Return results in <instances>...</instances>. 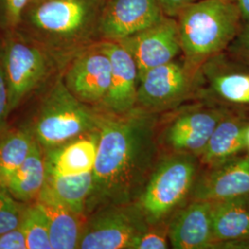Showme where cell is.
<instances>
[{
    "label": "cell",
    "mask_w": 249,
    "mask_h": 249,
    "mask_svg": "<svg viewBox=\"0 0 249 249\" xmlns=\"http://www.w3.org/2000/svg\"><path fill=\"white\" fill-rule=\"evenodd\" d=\"M100 113L86 217L107 205L137 202L161 155L157 140L159 115L136 109L122 116Z\"/></svg>",
    "instance_id": "1"
},
{
    "label": "cell",
    "mask_w": 249,
    "mask_h": 249,
    "mask_svg": "<svg viewBox=\"0 0 249 249\" xmlns=\"http://www.w3.org/2000/svg\"><path fill=\"white\" fill-rule=\"evenodd\" d=\"M106 0H33L19 30L53 54L64 68L77 53L102 41L100 18Z\"/></svg>",
    "instance_id": "2"
},
{
    "label": "cell",
    "mask_w": 249,
    "mask_h": 249,
    "mask_svg": "<svg viewBox=\"0 0 249 249\" xmlns=\"http://www.w3.org/2000/svg\"><path fill=\"white\" fill-rule=\"evenodd\" d=\"M177 19L182 57L195 71L226 52L243 26L239 9L231 0H196Z\"/></svg>",
    "instance_id": "3"
},
{
    "label": "cell",
    "mask_w": 249,
    "mask_h": 249,
    "mask_svg": "<svg viewBox=\"0 0 249 249\" xmlns=\"http://www.w3.org/2000/svg\"><path fill=\"white\" fill-rule=\"evenodd\" d=\"M201 171L198 156L189 153L161 154L137 200L149 225L169 223L191 200Z\"/></svg>",
    "instance_id": "4"
},
{
    "label": "cell",
    "mask_w": 249,
    "mask_h": 249,
    "mask_svg": "<svg viewBox=\"0 0 249 249\" xmlns=\"http://www.w3.org/2000/svg\"><path fill=\"white\" fill-rule=\"evenodd\" d=\"M101 113L76 98L67 88L62 72L54 79L27 125L44 151L99 128Z\"/></svg>",
    "instance_id": "5"
},
{
    "label": "cell",
    "mask_w": 249,
    "mask_h": 249,
    "mask_svg": "<svg viewBox=\"0 0 249 249\" xmlns=\"http://www.w3.org/2000/svg\"><path fill=\"white\" fill-rule=\"evenodd\" d=\"M1 50L10 113L20 107L53 72L63 71L61 64L45 46L19 29L3 34Z\"/></svg>",
    "instance_id": "6"
},
{
    "label": "cell",
    "mask_w": 249,
    "mask_h": 249,
    "mask_svg": "<svg viewBox=\"0 0 249 249\" xmlns=\"http://www.w3.org/2000/svg\"><path fill=\"white\" fill-rule=\"evenodd\" d=\"M232 111L205 100H193L159 115L160 153L200 156L218 123Z\"/></svg>",
    "instance_id": "7"
},
{
    "label": "cell",
    "mask_w": 249,
    "mask_h": 249,
    "mask_svg": "<svg viewBox=\"0 0 249 249\" xmlns=\"http://www.w3.org/2000/svg\"><path fill=\"white\" fill-rule=\"evenodd\" d=\"M200 71L191 70L184 58L155 67L139 80L135 109L160 115L193 101L200 86Z\"/></svg>",
    "instance_id": "8"
},
{
    "label": "cell",
    "mask_w": 249,
    "mask_h": 249,
    "mask_svg": "<svg viewBox=\"0 0 249 249\" xmlns=\"http://www.w3.org/2000/svg\"><path fill=\"white\" fill-rule=\"evenodd\" d=\"M137 202L101 207L85 220L80 249H131L148 227Z\"/></svg>",
    "instance_id": "9"
},
{
    "label": "cell",
    "mask_w": 249,
    "mask_h": 249,
    "mask_svg": "<svg viewBox=\"0 0 249 249\" xmlns=\"http://www.w3.org/2000/svg\"><path fill=\"white\" fill-rule=\"evenodd\" d=\"M200 77L195 100L249 116V67L223 53L205 63Z\"/></svg>",
    "instance_id": "10"
},
{
    "label": "cell",
    "mask_w": 249,
    "mask_h": 249,
    "mask_svg": "<svg viewBox=\"0 0 249 249\" xmlns=\"http://www.w3.org/2000/svg\"><path fill=\"white\" fill-rule=\"evenodd\" d=\"M112 66L101 41L75 54L62 71L65 85L81 103L97 108L111 84Z\"/></svg>",
    "instance_id": "11"
},
{
    "label": "cell",
    "mask_w": 249,
    "mask_h": 249,
    "mask_svg": "<svg viewBox=\"0 0 249 249\" xmlns=\"http://www.w3.org/2000/svg\"><path fill=\"white\" fill-rule=\"evenodd\" d=\"M119 42L138 67L139 80L151 69L171 62L182 54L177 18L165 16L142 32Z\"/></svg>",
    "instance_id": "12"
},
{
    "label": "cell",
    "mask_w": 249,
    "mask_h": 249,
    "mask_svg": "<svg viewBox=\"0 0 249 249\" xmlns=\"http://www.w3.org/2000/svg\"><path fill=\"white\" fill-rule=\"evenodd\" d=\"M165 16L157 0H106L100 18V36L102 40L120 41Z\"/></svg>",
    "instance_id": "13"
},
{
    "label": "cell",
    "mask_w": 249,
    "mask_h": 249,
    "mask_svg": "<svg viewBox=\"0 0 249 249\" xmlns=\"http://www.w3.org/2000/svg\"><path fill=\"white\" fill-rule=\"evenodd\" d=\"M101 43L110 58L112 74L107 95L95 109L116 116L128 114L135 109L137 102L139 87L137 64L119 42L102 40Z\"/></svg>",
    "instance_id": "14"
},
{
    "label": "cell",
    "mask_w": 249,
    "mask_h": 249,
    "mask_svg": "<svg viewBox=\"0 0 249 249\" xmlns=\"http://www.w3.org/2000/svg\"><path fill=\"white\" fill-rule=\"evenodd\" d=\"M238 196H249L248 152L216 166L201 168L191 199L215 202Z\"/></svg>",
    "instance_id": "15"
},
{
    "label": "cell",
    "mask_w": 249,
    "mask_h": 249,
    "mask_svg": "<svg viewBox=\"0 0 249 249\" xmlns=\"http://www.w3.org/2000/svg\"><path fill=\"white\" fill-rule=\"evenodd\" d=\"M212 209L211 201L191 199L179 210L169 223L171 249H211Z\"/></svg>",
    "instance_id": "16"
},
{
    "label": "cell",
    "mask_w": 249,
    "mask_h": 249,
    "mask_svg": "<svg viewBox=\"0 0 249 249\" xmlns=\"http://www.w3.org/2000/svg\"><path fill=\"white\" fill-rule=\"evenodd\" d=\"M249 248V196L213 202L212 247Z\"/></svg>",
    "instance_id": "17"
},
{
    "label": "cell",
    "mask_w": 249,
    "mask_h": 249,
    "mask_svg": "<svg viewBox=\"0 0 249 249\" xmlns=\"http://www.w3.org/2000/svg\"><path fill=\"white\" fill-rule=\"evenodd\" d=\"M249 116L231 112L218 123L198 157L201 168H210L248 152Z\"/></svg>",
    "instance_id": "18"
},
{
    "label": "cell",
    "mask_w": 249,
    "mask_h": 249,
    "mask_svg": "<svg viewBox=\"0 0 249 249\" xmlns=\"http://www.w3.org/2000/svg\"><path fill=\"white\" fill-rule=\"evenodd\" d=\"M99 128L44 151L46 175L75 176L92 172L98 148Z\"/></svg>",
    "instance_id": "19"
},
{
    "label": "cell",
    "mask_w": 249,
    "mask_h": 249,
    "mask_svg": "<svg viewBox=\"0 0 249 249\" xmlns=\"http://www.w3.org/2000/svg\"><path fill=\"white\" fill-rule=\"evenodd\" d=\"M36 200L48 217L52 249H79L86 217L72 212L45 185Z\"/></svg>",
    "instance_id": "20"
},
{
    "label": "cell",
    "mask_w": 249,
    "mask_h": 249,
    "mask_svg": "<svg viewBox=\"0 0 249 249\" xmlns=\"http://www.w3.org/2000/svg\"><path fill=\"white\" fill-rule=\"evenodd\" d=\"M45 152L36 141L26 160L10 178L6 187L14 197L30 203L37 199L45 187Z\"/></svg>",
    "instance_id": "21"
},
{
    "label": "cell",
    "mask_w": 249,
    "mask_h": 249,
    "mask_svg": "<svg viewBox=\"0 0 249 249\" xmlns=\"http://www.w3.org/2000/svg\"><path fill=\"white\" fill-rule=\"evenodd\" d=\"M36 139L28 126L0 134V185L6 187L10 178L26 160Z\"/></svg>",
    "instance_id": "22"
},
{
    "label": "cell",
    "mask_w": 249,
    "mask_h": 249,
    "mask_svg": "<svg viewBox=\"0 0 249 249\" xmlns=\"http://www.w3.org/2000/svg\"><path fill=\"white\" fill-rule=\"evenodd\" d=\"M45 186L72 212L86 217L92 187V172L75 176L46 175Z\"/></svg>",
    "instance_id": "23"
},
{
    "label": "cell",
    "mask_w": 249,
    "mask_h": 249,
    "mask_svg": "<svg viewBox=\"0 0 249 249\" xmlns=\"http://www.w3.org/2000/svg\"><path fill=\"white\" fill-rule=\"evenodd\" d=\"M20 227L25 235L27 249H53L48 217L37 200L27 205Z\"/></svg>",
    "instance_id": "24"
},
{
    "label": "cell",
    "mask_w": 249,
    "mask_h": 249,
    "mask_svg": "<svg viewBox=\"0 0 249 249\" xmlns=\"http://www.w3.org/2000/svg\"><path fill=\"white\" fill-rule=\"evenodd\" d=\"M27 205L12 196L7 187L0 185V234L20 226Z\"/></svg>",
    "instance_id": "25"
},
{
    "label": "cell",
    "mask_w": 249,
    "mask_h": 249,
    "mask_svg": "<svg viewBox=\"0 0 249 249\" xmlns=\"http://www.w3.org/2000/svg\"><path fill=\"white\" fill-rule=\"evenodd\" d=\"M33 0H0V33L15 31L20 26L23 14Z\"/></svg>",
    "instance_id": "26"
},
{
    "label": "cell",
    "mask_w": 249,
    "mask_h": 249,
    "mask_svg": "<svg viewBox=\"0 0 249 249\" xmlns=\"http://www.w3.org/2000/svg\"><path fill=\"white\" fill-rule=\"evenodd\" d=\"M169 223L148 225L147 229L135 240L131 249H170Z\"/></svg>",
    "instance_id": "27"
},
{
    "label": "cell",
    "mask_w": 249,
    "mask_h": 249,
    "mask_svg": "<svg viewBox=\"0 0 249 249\" xmlns=\"http://www.w3.org/2000/svg\"><path fill=\"white\" fill-rule=\"evenodd\" d=\"M233 59L249 67V25H243L240 33L227 49Z\"/></svg>",
    "instance_id": "28"
},
{
    "label": "cell",
    "mask_w": 249,
    "mask_h": 249,
    "mask_svg": "<svg viewBox=\"0 0 249 249\" xmlns=\"http://www.w3.org/2000/svg\"><path fill=\"white\" fill-rule=\"evenodd\" d=\"M9 110V89L5 78V73L2 63V50L0 44V134L6 130Z\"/></svg>",
    "instance_id": "29"
},
{
    "label": "cell",
    "mask_w": 249,
    "mask_h": 249,
    "mask_svg": "<svg viewBox=\"0 0 249 249\" xmlns=\"http://www.w3.org/2000/svg\"><path fill=\"white\" fill-rule=\"evenodd\" d=\"M0 249H27L25 235L20 226L0 234Z\"/></svg>",
    "instance_id": "30"
},
{
    "label": "cell",
    "mask_w": 249,
    "mask_h": 249,
    "mask_svg": "<svg viewBox=\"0 0 249 249\" xmlns=\"http://www.w3.org/2000/svg\"><path fill=\"white\" fill-rule=\"evenodd\" d=\"M163 13L168 16L177 18L180 11L190 3L196 0H157Z\"/></svg>",
    "instance_id": "31"
},
{
    "label": "cell",
    "mask_w": 249,
    "mask_h": 249,
    "mask_svg": "<svg viewBox=\"0 0 249 249\" xmlns=\"http://www.w3.org/2000/svg\"><path fill=\"white\" fill-rule=\"evenodd\" d=\"M243 25H249V0H235Z\"/></svg>",
    "instance_id": "32"
},
{
    "label": "cell",
    "mask_w": 249,
    "mask_h": 249,
    "mask_svg": "<svg viewBox=\"0 0 249 249\" xmlns=\"http://www.w3.org/2000/svg\"><path fill=\"white\" fill-rule=\"evenodd\" d=\"M247 151L249 153V127L248 129V133H247Z\"/></svg>",
    "instance_id": "33"
},
{
    "label": "cell",
    "mask_w": 249,
    "mask_h": 249,
    "mask_svg": "<svg viewBox=\"0 0 249 249\" xmlns=\"http://www.w3.org/2000/svg\"><path fill=\"white\" fill-rule=\"evenodd\" d=\"M231 1H234L235 2V0H231Z\"/></svg>",
    "instance_id": "34"
}]
</instances>
